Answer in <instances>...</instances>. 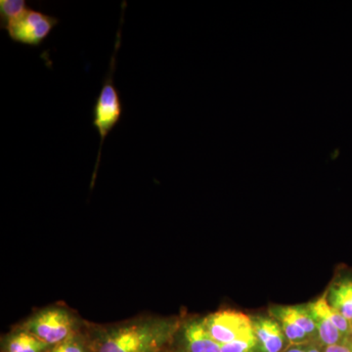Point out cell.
<instances>
[{
	"mask_svg": "<svg viewBox=\"0 0 352 352\" xmlns=\"http://www.w3.org/2000/svg\"><path fill=\"white\" fill-rule=\"evenodd\" d=\"M180 325L177 317H144L96 329L85 340L89 352H162Z\"/></svg>",
	"mask_w": 352,
	"mask_h": 352,
	"instance_id": "1",
	"label": "cell"
},
{
	"mask_svg": "<svg viewBox=\"0 0 352 352\" xmlns=\"http://www.w3.org/2000/svg\"><path fill=\"white\" fill-rule=\"evenodd\" d=\"M126 6V1H124V4H122V21H120L119 31L117 32L115 50H113V56L111 58L107 75L104 78L100 94L98 95V98H97L94 108V122H92V124H94V126L96 129L99 138H100L98 156H97L94 177L96 175L99 163H100L104 141L108 138L111 131L118 126L120 119H122V113H124V106H122L120 92L118 88L116 87L115 82H113V75H115L118 51H119L120 43H122L120 39H122V23H124V14Z\"/></svg>",
	"mask_w": 352,
	"mask_h": 352,
	"instance_id": "2",
	"label": "cell"
},
{
	"mask_svg": "<svg viewBox=\"0 0 352 352\" xmlns=\"http://www.w3.org/2000/svg\"><path fill=\"white\" fill-rule=\"evenodd\" d=\"M19 327L53 346L78 333L80 326L78 317L69 308L52 305L34 312Z\"/></svg>",
	"mask_w": 352,
	"mask_h": 352,
	"instance_id": "3",
	"label": "cell"
},
{
	"mask_svg": "<svg viewBox=\"0 0 352 352\" xmlns=\"http://www.w3.org/2000/svg\"><path fill=\"white\" fill-rule=\"evenodd\" d=\"M58 24V18L30 7L17 20L11 23L6 31L15 43L36 47L50 36Z\"/></svg>",
	"mask_w": 352,
	"mask_h": 352,
	"instance_id": "4",
	"label": "cell"
},
{
	"mask_svg": "<svg viewBox=\"0 0 352 352\" xmlns=\"http://www.w3.org/2000/svg\"><path fill=\"white\" fill-rule=\"evenodd\" d=\"M201 322L220 346L254 335L251 316L236 310L214 312L201 318Z\"/></svg>",
	"mask_w": 352,
	"mask_h": 352,
	"instance_id": "5",
	"label": "cell"
},
{
	"mask_svg": "<svg viewBox=\"0 0 352 352\" xmlns=\"http://www.w3.org/2000/svg\"><path fill=\"white\" fill-rule=\"evenodd\" d=\"M175 340L176 352H221L220 344L206 330L201 318L182 322Z\"/></svg>",
	"mask_w": 352,
	"mask_h": 352,
	"instance_id": "6",
	"label": "cell"
},
{
	"mask_svg": "<svg viewBox=\"0 0 352 352\" xmlns=\"http://www.w3.org/2000/svg\"><path fill=\"white\" fill-rule=\"evenodd\" d=\"M252 331L261 352H283L289 346L279 322L272 316H251Z\"/></svg>",
	"mask_w": 352,
	"mask_h": 352,
	"instance_id": "7",
	"label": "cell"
},
{
	"mask_svg": "<svg viewBox=\"0 0 352 352\" xmlns=\"http://www.w3.org/2000/svg\"><path fill=\"white\" fill-rule=\"evenodd\" d=\"M310 314L314 317L317 332H318L319 344L323 347L333 346L346 342L347 340L335 324L329 314V303L326 300L325 294L314 302L307 303Z\"/></svg>",
	"mask_w": 352,
	"mask_h": 352,
	"instance_id": "8",
	"label": "cell"
},
{
	"mask_svg": "<svg viewBox=\"0 0 352 352\" xmlns=\"http://www.w3.org/2000/svg\"><path fill=\"white\" fill-rule=\"evenodd\" d=\"M324 294L329 305L351 322L352 273H342L336 277Z\"/></svg>",
	"mask_w": 352,
	"mask_h": 352,
	"instance_id": "9",
	"label": "cell"
},
{
	"mask_svg": "<svg viewBox=\"0 0 352 352\" xmlns=\"http://www.w3.org/2000/svg\"><path fill=\"white\" fill-rule=\"evenodd\" d=\"M51 347L20 327L1 339L2 352H46Z\"/></svg>",
	"mask_w": 352,
	"mask_h": 352,
	"instance_id": "10",
	"label": "cell"
},
{
	"mask_svg": "<svg viewBox=\"0 0 352 352\" xmlns=\"http://www.w3.org/2000/svg\"><path fill=\"white\" fill-rule=\"evenodd\" d=\"M30 7L25 0H0V27L6 30Z\"/></svg>",
	"mask_w": 352,
	"mask_h": 352,
	"instance_id": "11",
	"label": "cell"
},
{
	"mask_svg": "<svg viewBox=\"0 0 352 352\" xmlns=\"http://www.w3.org/2000/svg\"><path fill=\"white\" fill-rule=\"evenodd\" d=\"M46 352H89V351H88L85 338L80 335V333H76L56 346H53Z\"/></svg>",
	"mask_w": 352,
	"mask_h": 352,
	"instance_id": "12",
	"label": "cell"
},
{
	"mask_svg": "<svg viewBox=\"0 0 352 352\" xmlns=\"http://www.w3.org/2000/svg\"><path fill=\"white\" fill-rule=\"evenodd\" d=\"M324 347L318 342L289 346L283 352H323Z\"/></svg>",
	"mask_w": 352,
	"mask_h": 352,
	"instance_id": "13",
	"label": "cell"
},
{
	"mask_svg": "<svg viewBox=\"0 0 352 352\" xmlns=\"http://www.w3.org/2000/svg\"><path fill=\"white\" fill-rule=\"evenodd\" d=\"M323 352H352V340L324 347Z\"/></svg>",
	"mask_w": 352,
	"mask_h": 352,
	"instance_id": "14",
	"label": "cell"
},
{
	"mask_svg": "<svg viewBox=\"0 0 352 352\" xmlns=\"http://www.w3.org/2000/svg\"><path fill=\"white\" fill-rule=\"evenodd\" d=\"M162 352H176V351H162Z\"/></svg>",
	"mask_w": 352,
	"mask_h": 352,
	"instance_id": "15",
	"label": "cell"
},
{
	"mask_svg": "<svg viewBox=\"0 0 352 352\" xmlns=\"http://www.w3.org/2000/svg\"><path fill=\"white\" fill-rule=\"evenodd\" d=\"M351 333H352V321L351 322Z\"/></svg>",
	"mask_w": 352,
	"mask_h": 352,
	"instance_id": "16",
	"label": "cell"
}]
</instances>
